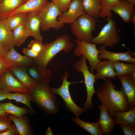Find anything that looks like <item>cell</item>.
Returning <instances> with one entry per match:
<instances>
[{"label": "cell", "mask_w": 135, "mask_h": 135, "mask_svg": "<svg viewBox=\"0 0 135 135\" xmlns=\"http://www.w3.org/2000/svg\"><path fill=\"white\" fill-rule=\"evenodd\" d=\"M46 135H52L53 133L50 127H48L47 128L45 133Z\"/></svg>", "instance_id": "obj_44"}, {"label": "cell", "mask_w": 135, "mask_h": 135, "mask_svg": "<svg viewBox=\"0 0 135 135\" xmlns=\"http://www.w3.org/2000/svg\"><path fill=\"white\" fill-rule=\"evenodd\" d=\"M100 53L98 57L99 59H107L112 62L123 61L129 62H135V59L132 56L130 51L123 52H115L108 51L101 46L98 50Z\"/></svg>", "instance_id": "obj_18"}, {"label": "cell", "mask_w": 135, "mask_h": 135, "mask_svg": "<svg viewBox=\"0 0 135 135\" xmlns=\"http://www.w3.org/2000/svg\"><path fill=\"white\" fill-rule=\"evenodd\" d=\"M135 6L126 0H119L111 9V11L117 14L124 22H131L133 15L135 14Z\"/></svg>", "instance_id": "obj_17"}, {"label": "cell", "mask_w": 135, "mask_h": 135, "mask_svg": "<svg viewBox=\"0 0 135 135\" xmlns=\"http://www.w3.org/2000/svg\"><path fill=\"white\" fill-rule=\"evenodd\" d=\"M112 62L117 77L126 75L129 76L135 72V62L125 63L119 61Z\"/></svg>", "instance_id": "obj_30"}, {"label": "cell", "mask_w": 135, "mask_h": 135, "mask_svg": "<svg viewBox=\"0 0 135 135\" xmlns=\"http://www.w3.org/2000/svg\"><path fill=\"white\" fill-rule=\"evenodd\" d=\"M117 77L121 82V88L127 98L129 109L135 107V82L128 75Z\"/></svg>", "instance_id": "obj_16"}, {"label": "cell", "mask_w": 135, "mask_h": 135, "mask_svg": "<svg viewBox=\"0 0 135 135\" xmlns=\"http://www.w3.org/2000/svg\"><path fill=\"white\" fill-rule=\"evenodd\" d=\"M117 90L111 78L104 80L102 85L96 90L98 100L106 108L110 116L113 118L118 112L126 111L129 109L127 98L122 90Z\"/></svg>", "instance_id": "obj_1"}, {"label": "cell", "mask_w": 135, "mask_h": 135, "mask_svg": "<svg viewBox=\"0 0 135 135\" xmlns=\"http://www.w3.org/2000/svg\"><path fill=\"white\" fill-rule=\"evenodd\" d=\"M4 57L11 66L27 68L35 63L33 58L20 54L15 50L14 47L10 50Z\"/></svg>", "instance_id": "obj_13"}, {"label": "cell", "mask_w": 135, "mask_h": 135, "mask_svg": "<svg viewBox=\"0 0 135 135\" xmlns=\"http://www.w3.org/2000/svg\"><path fill=\"white\" fill-rule=\"evenodd\" d=\"M131 22H132L134 24V30L135 31V14H134L132 18V20Z\"/></svg>", "instance_id": "obj_45"}, {"label": "cell", "mask_w": 135, "mask_h": 135, "mask_svg": "<svg viewBox=\"0 0 135 135\" xmlns=\"http://www.w3.org/2000/svg\"><path fill=\"white\" fill-rule=\"evenodd\" d=\"M27 0H3L0 4V19H6L14 10Z\"/></svg>", "instance_id": "obj_25"}, {"label": "cell", "mask_w": 135, "mask_h": 135, "mask_svg": "<svg viewBox=\"0 0 135 135\" xmlns=\"http://www.w3.org/2000/svg\"><path fill=\"white\" fill-rule=\"evenodd\" d=\"M48 2V0H27L14 10L9 16L21 12L38 13Z\"/></svg>", "instance_id": "obj_21"}, {"label": "cell", "mask_w": 135, "mask_h": 135, "mask_svg": "<svg viewBox=\"0 0 135 135\" xmlns=\"http://www.w3.org/2000/svg\"><path fill=\"white\" fill-rule=\"evenodd\" d=\"M95 70L97 72L95 75V80L99 79L104 80L110 78L115 80L116 76L112 62L108 60H104L102 61L100 59L96 66Z\"/></svg>", "instance_id": "obj_19"}, {"label": "cell", "mask_w": 135, "mask_h": 135, "mask_svg": "<svg viewBox=\"0 0 135 135\" xmlns=\"http://www.w3.org/2000/svg\"><path fill=\"white\" fill-rule=\"evenodd\" d=\"M44 44L43 50L38 58L34 60L36 63L46 68L58 52L63 51L66 53H68L72 50L74 46L70 41V36L66 34L61 36L54 41Z\"/></svg>", "instance_id": "obj_3"}, {"label": "cell", "mask_w": 135, "mask_h": 135, "mask_svg": "<svg viewBox=\"0 0 135 135\" xmlns=\"http://www.w3.org/2000/svg\"><path fill=\"white\" fill-rule=\"evenodd\" d=\"M72 120L78 126L92 135H103L97 122L93 123L87 122L81 120L79 117L72 118Z\"/></svg>", "instance_id": "obj_29"}, {"label": "cell", "mask_w": 135, "mask_h": 135, "mask_svg": "<svg viewBox=\"0 0 135 135\" xmlns=\"http://www.w3.org/2000/svg\"><path fill=\"white\" fill-rule=\"evenodd\" d=\"M100 110L99 120L97 122L103 134L110 135L114 132L116 125L113 118L109 115L106 108L103 104L98 106Z\"/></svg>", "instance_id": "obj_14"}, {"label": "cell", "mask_w": 135, "mask_h": 135, "mask_svg": "<svg viewBox=\"0 0 135 135\" xmlns=\"http://www.w3.org/2000/svg\"><path fill=\"white\" fill-rule=\"evenodd\" d=\"M0 89L6 92L30 93L29 89L22 84L8 69L1 76Z\"/></svg>", "instance_id": "obj_10"}, {"label": "cell", "mask_w": 135, "mask_h": 135, "mask_svg": "<svg viewBox=\"0 0 135 135\" xmlns=\"http://www.w3.org/2000/svg\"><path fill=\"white\" fill-rule=\"evenodd\" d=\"M26 68L29 75L38 83H49L52 77L50 70L36 62Z\"/></svg>", "instance_id": "obj_15"}, {"label": "cell", "mask_w": 135, "mask_h": 135, "mask_svg": "<svg viewBox=\"0 0 135 135\" xmlns=\"http://www.w3.org/2000/svg\"><path fill=\"white\" fill-rule=\"evenodd\" d=\"M52 2L62 12H66L72 0H51Z\"/></svg>", "instance_id": "obj_35"}, {"label": "cell", "mask_w": 135, "mask_h": 135, "mask_svg": "<svg viewBox=\"0 0 135 135\" xmlns=\"http://www.w3.org/2000/svg\"><path fill=\"white\" fill-rule=\"evenodd\" d=\"M18 132L14 123L12 124L9 128L6 131L0 133V135H18Z\"/></svg>", "instance_id": "obj_40"}, {"label": "cell", "mask_w": 135, "mask_h": 135, "mask_svg": "<svg viewBox=\"0 0 135 135\" xmlns=\"http://www.w3.org/2000/svg\"><path fill=\"white\" fill-rule=\"evenodd\" d=\"M14 122L17 130L19 135H31L33 131L26 116H23L18 118L11 114L8 116Z\"/></svg>", "instance_id": "obj_24"}, {"label": "cell", "mask_w": 135, "mask_h": 135, "mask_svg": "<svg viewBox=\"0 0 135 135\" xmlns=\"http://www.w3.org/2000/svg\"><path fill=\"white\" fill-rule=\"evenodd\" d=\"M28 48L40 54L43 50L44 44L42 41L35 39L31 41L28 45Z\"/></svg>", "instance_id": "obj_34"}, {"label": "cell", "mask_w": 135, "mask_h": 135, "mask_svg": "<svg viewBox=\"0 0 135 135\" xmlns=\"http://www.w3.org/2000/svg\"><path fill=\"white\" fill-rule=\"evenodd\" d=\"M12 31L6 19L0 20V42L9 50L14 46Z\"/></svg>", "instance_id": "obj_22"}, {"label": "cell", "mask_w": 135, "mask_h": 135, "mask_svg": "<svg viewBox=\"0 0 135 135\" xmlns=\"http://www.w3.org/2000/svg\"><path fill=\"white\" fill-rule=\"evenodd\" d=\"M27 14L26 12L18 13L8 17L6 19L8 26L12 30L25 21Z\"/></svg>", "instance_id": "obj_32"}, {"label": "cell", "mask_w": 135, "mask_h": 135, "mask_svg": "<svg viewBox=\"0 0 135 135\" xmlns=\"http://www.w3.org/2000/svg\"><path fill=\"white\" fill-rule=\"evenodd\" d=\"M49 83L38 84L29 89L32 101L35 102L45 113L50 115L59 112V102L50 90Z\"/></svg>", "instance_id": "obj_2"}, {"label": "cell", "mask_w": 135, "mask_h": 135, "mask_svg": "<svg viewBox=\"0 0 135 135\" xmlns=\"http://www.w3.org/2000/svg\"><path fill=\"white\" fill-rule=\"evenodd\" d=\"M8 51L6 47L0 42V56H4Z\"/></svg>", "instance_id": "obj_41"}, {"label": "cell", "mask_w": 135, "mask_h": 135, "mask_svg": "<svg viewBox=\"0 0 135 135\" xmlns=\"http://www.w3.org/2000/svg\"><path fill=\"white\" fill-rule=\"evenodd\" d=\"M6 98L9 100H14L17 102L24 104L28 107L30 113L34 112V110L31 105L32 99L30 93L8 92H6Z\"/></svg>", "instance_id": "obj_27"}, {"label": "cell", "mask_w": 135, "mask_h": 135, "mask_svg": "<svg viewBox=\"0 0 135 135\" xmlns=\"http://www.w3.org/2000/svg\"><path fill=\"white\" fill-rule=\"evenodd\" d=\"M69 76V72L66 71L63 75L61 76L62 84L58 88H54L50 87L51 91L54 94L60 96L64 101L65 106L67 109L72 112L76 117H79L83 112L86 110L77 106L73 100L69 90L70 84L77 82H82L83 81L79 82H70L67 80Z\"/></svg>", "instance_id": "obj_5"}, {"label": "cell", "mask_w": 135, "mask_h": 135, "mask_svg": "<svg viewBox=\"0 0 135 135\" xmlns=\"http://www.w3.org/2000/svg\"><path fill=\"white\" fill-rule=\"evenodd\" d=\"M116 124H124L135 126V107L127 110L115 112L113 115Z\"/></svg>", "instance_id": "obj_23"}, {"label": "cell", "mask_w": 135, "mask_h": 135, "mask_svg": "<svg viewBox=\"0 0 135 135\" xmlns=\"http://www.w3.org/2000/svg\"><path fill=\"white\" fill-rule=\"evenodd\" d=\"M1 20L0 19V20Z\"/></svg>", "instance_id": "obj_49"}, {"label": "cell", "mask_w": 135, "mask_h": 135, "mask_svg": "<svg viewBox=\"0 0 135 135\" xmlns=\"http://www.w3.org/2000/svg\"><path fill=\"white\" fill-rule=\"evenodd\" d=\"M3 0H0V4L1 3V2H2Z\"/></svg>", "instance_id": "obj_47"}, {"label": "cell", "mask_w": 135, "mask_h": 135, "mask_svg": "<svg viewBox=\"0 0 135 135\" xmlns=\"http://www.w3.org/2000/svg\"><path fill=\"white\" fill-rule=\"evenodd\" d=\"M1 77H0V80H1Z\"/></svg>", "instance_id": "obj_48"}, {"label": "cell", "mask_w": 135, "mask_h": 135, "mask_svg": "<svg viewBox=\"0 0 135 135\" xmlns=\"http://www.w3.org/2000/svg\"><path fill=\"white\" fill-rule=\"evenodd\" d=\"M10 65L5 59L4 56H0V77L10 67Z\"/></svg>", "instance_id": "obj_37"}, {"label": "cell", "mask_w": 135, "mask_h": 135, "mask_svg": "<svg viewBox=\"0 0 135 135\" xmlns=\"http://www.w3.org/2000/svg\"><path fill=\"white\" fill-rule=\"evenodd\" d=\"M119 0H102V8L99 14V17L104 18H112L111 9Z\"/></svg>", "instance_id": "obj_33"}, {"label": "cell", "mask_w": 135, "mask_h": 135, "mask_svg": "<svg viewBox=\"0 0 135 135\" xmlns=\"http://www.w3.org/2000/svg\"><path fill=\"white\" fill-rule=\"evenodd\" d=\"M119 125L124 135H135V127L124 124H120Z\"/></svg>", "instance_id": "obj_38"}, {"label": "cell", "mask_w": 135, "mask_h": 135, "mask_svg": "<svg viewBox=\"0 0 135 135\" xmlns=\"http://www.w3.org/2000/svg\"><path fill=\"white\" fill-rule=\"evenodd\" d=\"M75 42L76 46L74 51L75 55L77 56H84L89 63L91 72L94 74V70L100 60L98 57L100 52L96 44L77 39Z\"/></svg>", "instance_id": "obj_9"}, {"label": "cell", "mask_w": 135, "mask_h": 135, "mask_svg": "<svg viewBox=\"0 0 135 135\" xmlns=\"http://www.w3.org/2000/svg\"><path fill=\"white\" fill-rule=\"evenodd\" d=\"M9 114L4 112L0 107V116L4 117H8Z\"/></svg>", "instance_id": "obj_43"}, {"label": "cell", "mask_w": 135, "mask_h": 135, "mask_svg": "<svg viewBox=\"0 0 135 135\" xmlns=\"http://www.w3.org/2000/svg\"><path fill=\"white\" fill-rule=\"evenodd\" d=\"M106 20L107 23L102 28L98 35L93 38L92 41V43L100 44L105 48L113 46L121 40L115 22L112 18H107Z\"/></svg>", "instance_id": "obj_7"}, {"label": "cell", "mask_w": 135, "mask_h": 135, "mask_svg": "<svg viewBox=\"0 0 135 135\" xmlns=\"http://www.w3.org/2000/svg\"><path fill=\"white\" fill-rule=\"evenodd\" d=\"M62 12L52 2H48L38 13L41 20L40 28L43 31L50 28L58 30L64 26V24L58 20L57 17Z\"/></svg>", "instance_id": "obj_8"}, {"label": "cell", "mask_w": 135, "mask_h": 135, "mask_svg": "<svg viewBox=\"0 0 135 135\" xmlns=\"http://www.w3.org/2000/svg\"><path fill=\"white\" fill-rule=\"evenodd\" d=\"M86 60L84 56H81L74 64L76 70L77 72H82L84 77V82L86 88L87 98L83 106L84 108L86 110L92 108V97L94 94L96 93L94 86V83L96 82L95 76L88 69L89 67L86 64Z\"/></svg>", "instance_id": "obj_6"}, {"label": "cell", "mask_w": 135, "mask_h": 135, "mask_svg": "<svg viewBox=\"0 0 135 135\" xmlns=\"http://www.w3.org/2000/svg\"><path fill=\"white\" fill-rule=\"evenodd\" d=\"M9 70L23 85L30 89L38 84L29 75L26 68L13 66L10 67Z\"/></svg>", "instance_id": "obj_20"}, {"label": "cell", "mask_w": 135, "mask_h": 135, "mask_svg": "<svg viewBox=\"0 0 135 135\" xmlns=\"http://www.w3.org/2000/svg\"><path fill=\"white\" fill-rule=\"evenodd\" d=\"M100 21L85 14L71 24L70 29L77 40L92 43V32L95 30L96 22Z\"/></svg>", "instance_id": "obj_4"}, {"label": "cell", "mask_w": 135, "mask_h": 135, "mask_svg": "<svg viewBox=\"0 0 135 135\" xmlns=\"http://www.w3.org/2000/svg\"><path fill=\"white\" fill-rule=\"evenodd\" d=\"M82 4L86 14L97 19L102 8V0H82Z\"/></svg>", "instance_id": "obj_26"}, {"label": "cell", "mask_w": 135, "mask_h": 135, "mask_svg": "<svg viewBox=\"0 0 135 135\" xmlns=\"http://www.w3.org/2000/svg\"><path fill=\"white\" fill-rule=\"evenodd\" d=\"M22 52L25 56L33 58L34 60L36 59L39 54L32 50L28 48H25L23 49Z\"/></svg>", "instance_id": "obj_39"}, {"label": "cell", "mask_w": 135, "mask_h": 135, "mask_svg": "<svg viewBox=\"0 0 135 135\" xmlns=\"http://www.w3.org/2000/svg\"><path fill=\"white\" fill-rule=\"evenodd\" d=\"M12 120L8 117L0 116V133L7 130L12 124Z\"/></svg>", "instance_id": "obj_36"}, {"label": "cell", "mask_w": 135, "mask_h": 135, "mask_svg": "<svg viewBox=\"0 0 135 135\" xmlns=\"http://www.w3.org/2000/svg\"><path fill=\"white\" fill-rule=\"evenodd\" d=\"M6 99V92L0 89V101L4 100Z\"/></svg>", "instance_id": "obj_42"}, {"label": "cell", "mask_w": 135, "mask_h": 135, "mask_svg": "<svg viewBox=\"0 0 135 135\" xmlns=\"http://www.w3.org/2000/svg\"><path fill=\"white\" fill-rule=\"evenodd\" d=\"M126 0L129 3L132 4L135 6V0Z\"/></svg>", "instance_id": "obj_46"}, {"label": "cell", "mask_w": 135, "mask_h": 135, "mask_svg": "<svg viewBox=\"0 0 135 135\" xmlns=\"http://www.w3.org/2000/svg\"><path fill=\"white\" fill-rule=\"evenodd\" d=\"M0 107L4 112L18 118H21L25 114L30 113L29 109L18 106L10 102L0 103Z\"/></svg>", "instance_id": "obj_28"}, {"label": "cell", "mask_w": 135, "mask_h": 135, "mask_svg": "<svg viewBox=\"0 0 135 135\" xmlns=\"http://www.w3.org/2000/svg\"><path fill=\"white\" fill-rule=\"evenodd\" d=\"M25 22L12 30L14 46H20L29 36Z\"/></svg>", "instance_id": "obj_31"}, {"label": "cell", "mask_w": 135, "mask_h": 135, "mask_svg": "<svg viewBox=\"0 0 135 135\" xmlns=\"http://www.w3.org/2000/svg\"><path fill=\"white\" fill-rule=\"evenodd\" d=\"M85 14L82 0H72L68 10L62 12L57 19L63 24H72Z\"/></svg>", "instance_id": "obj_11"}, {"label": "cell", "mask_w": 135, "mask_h": 135, "mask_svg": "<svg viewBox=\"0 0 135 135\" xmlns=\"http://www.w3.org/2000/svg\"><path fill=\"white\" fill-rule=\"evenodd\" d=\"M25 23L29 36L42 41L43 38L40 34L41 20L38 13H28Z\"/></svg>", "instance_id": "obj_12"}]
</instances>
